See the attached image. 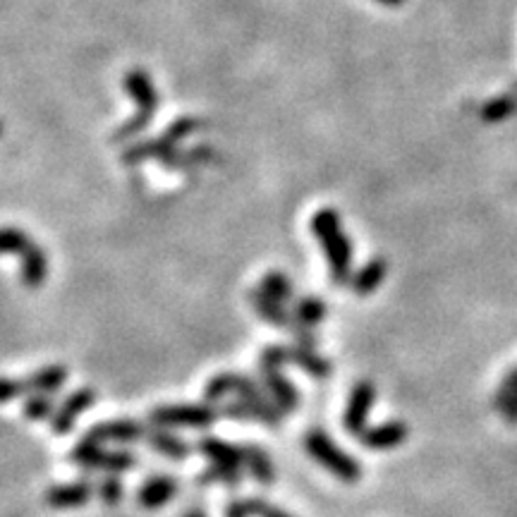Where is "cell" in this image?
Wrapping results in <instances>:
<instances>
[{
  "mask_svg": "<svg viewBox=\"0 0 517 517\" xmlns=\"http://www.w3.org/2000/svg\"><path fill=\"white\" fill-rule=\"evenodd\" d=\"M312 230L316 240L324 247V254L331 266V278L336 285H345L352 278V245L350 237L345 235L340 218L333 209H321L314 216Z\"/></svg>",
  "mask_w": 517,
  "mask_h": 517,
  "instance_id": "6da1fadb",
  "label": "cell"
},
{
  "mask_svg": "<svg viewBox=\"0 0 517 517\" xmlns=\"http://www.w3.org/2000/svg\"><path fill=\"white\" fill-rule=\"evenodd\" d=\"M0 254H12L22 261V283L27 288H41L48 278V259L24 230L0 228Z\"/></svg>",
  "mask_w": 517,
  "mask_h": 517,
  "instance_id": "7a4b0ae2",
  "label": "cell"
},
{
  "mask_svg": "<svg viewBox=\"0 0 517 517\" xmlns=\"http://www.w3.org/2000/svg\"><path fill=\"white\" fill-rule=\"evenodd\" d=\"M304 448L312 458L319 462L321 467H326L328 472H333L340 482L355 484L360 482L362 467L352 455L340 450L336 443H333L331 436L321 429H312L307 436H304Z\"/></svg>",
  "mask_w": 517,
  "mask_h": 517,
  "instance_id": "3957f363",
  "label": "cell"
},
{
  "mask_svg": "<svg viewBox=\"0 0 517 517\" xmlns=\"http://www.w3.org/2000/svg\"><path fill=\"white\" fill-rule=\"evenodd\" d=\"M125 89L127 94L132 96V101L137 103V115L130 120V123L120 127L118 139H130L139 135L151 123L158 111V94L154 82L144 70H130L125 77Z\"/></svg>",
  "mask_w": 517,
  "mask_h": 517,
  "instance_id": "277c9868",
  "label": "cell"
},
{
  "mask_svg": "<svg viewBox=\"0 0 517 517\" xmlns=\"http://www.w3.org/2000/svg\"><path fill=\"white\" fill-rule=\"evenodd\" d=\"M221 410L214 405H163L154 407L149 415L151 427L163 429H209Z\"/></svg>",
  "mask_w": 517,
  "mask_h": 517,
  "instance_id": "5b68a950",
  "label": "cell"
},
{
  "mask_svg": "<svg viewBox=\"0 0 517 517\" xmlns=\"http://www.w3.org/2000/svg\"><path fill=\"white\" fill-rule=\"evenodd\" d=\"M72 465L84 467V470H101L108 474H120L137 467V455L130 450H106L99 443L79 441L70 453Z\"/></svg>",
  "mask_w": 517,
  "mask_h": 517,
  "instance_id": "8992f818",
  "label": "cell"
},
{
  "mask_svg": "<svg viewBox=\"0 0 517 517\" xmlns=\"http://www.w3.org/2000/svg\"><path fill=\"white\" fill-rule=\"evenodd\" d=\"M237 395V398H245V400H266L271 398L269 393H264L259 388L257 381L247 379L242 374H233V371H225V374H218L206 383L204 388V398L206 403H221L225 395Z\"/></svg>",
  "mask_w": 517,
  "mask_h": 517,
  "instance_id": "52a82bcc",
  "label": "cell"
},
{
  "mask_svg": "<svg viewBox=\"0 0 517 517\" xmlns=\"http://www.w3.org/2000/svg\"><path fill=\"white\" fill-rule=\"evenodd\" d=\"M376 400V388L371 381H360L355 388H352L348 407L343 412V427L352 436H362L367 431L369 412L374 407Z\"/></svg>",
  "mask_w": 517,
  "mask_h": 517,
  "instance_id": "ba28073f",
  "label": "cell"
},
{
  "mask_svg": "<svg viewBox=\"0 0 517 517\" xmlns=\"http://www.w3.org/2000/svg\"><path fill=\"white\" fill-rule=\"evenodd\" d=\"M147 427L139 424L137 419H106V422L91 427L87 434H84V441L99 443V446H106V443H135L147 436Z\"/></svg>",
  "mask_w": 517,
  "mask_h": 517,
  "instance_id": "9c48e42d",
  "label": "cell"
},
{
  "mask_svg": "<svg viewBox=\"0 0 517 517\" xmlns=\"http://www.w3.org/2000/svg\"><path fill=\"white\" fill-rule=\"evenodd\" d=\"M94 403H96L94 388H79V391L68 395V398H65L63 403L56 407V412H53V417H51L53 434L56 436L70 434L72 427L77 424V419L82 417Z\"/></svg>",
  "mask_w": 517,
  "mask_h": 517,
  "instance_id": "30bf717a",
  "label": "cell"
},
{
  "mask_svg": "<svg viewBox=\"0 0 517 517\" xmlns=\"http://www.w3.org/2000/svg\"><path fill=\"white\" fill-rule=\"evenodd\" d=\"M261 381H264L266 393L271 395V400L281 407L283 412H295L297 405H300V393L290 383L288 376L283 374L281 367H266V364H259Z\"/></svg>",
  "mask_w": 517,
  "mask_h": 517,
  "instance_id": "8fae6325",
  "label": "cell"
},
{
  "mask_svg": "<svg viewBox=\"0 0 517 517\" xmlns=\"http://www.w3.org/2000/svg\"><path fill=\"white\" fill-rule=\"evenodd\" d=\"M178 494V479L170 477V474H154L139 489V506L147 510H158L166 503L173 501V496Z\"/></svg>",
  "mask_w": 517,
  "mask_h": 517,
  "instance_id": "7c38bea8",
  "label": "cell"
},
{
  "mask_svg": "<svg viewBox=\"0 0 517 517\" xmlns=\"http://www.w3.org/2000/svg\"><path fill=\"white\" fill-rule=\"evenodd\" d=\"M68 381V369L63 364H51V367H44L34 371L27 379H17L20 383V395H34V393H58L60 388Z\"/></svg>",
  "mask_w": 517,
  "mask_h": 517,
  "instance_id": "4fadbf2b",
  "label": "cell"
},
{
  "mask_svg": "<svg viewBox=\"0 0 517 517\" xmlns=\"http://www.w3.org/2000/svg\"><path fill=\"white\" fill-rule=\"evenodd\" d=\"M94 496V484L89 482H72V484H58L46 491V503L56 510H70L87 506Z\"/></svg>",
  "mask_w": 517,
  "mask_h": 517,
  "instance_id": "5bb4252c",
  "label": "cell"
},
{
  "mask_svg": "<svg viewBox=\"0 0 517 517\" xmlns=\"http://www.w3.org/2000/svg\"><path fill=\"white\" fill-rule=\"evenodd\" d=\"M407 434H410L407 424L400 422V419H393V422L367 429L360 439H362V446L369 450H393L407 439Z\"/></svg>",
  "mask_w": 517,
  "mask_h": 517,
  "instance_id": "9a60e30c",
  "label": "cell"
},
{
  "mask_svg": "<svg viewBox=\"0 0 517 517\" xmlns=\"http://www.w3.org/2000/svg\"><path fill=\"white\" fill-rule=\"evenodd\" d=\"M199 453L209 460V465H223L233 467V470H242L245 467V458H242V448L230 446L228 441L214 439V436H204L199 439Z\"/></svg>",
  "mask_w": 517,
  "mask_h": 517,
  "instance_id": "2e32d148",
  "label": "cell"
},
{
  "mask_svg": "<svg viewBox=\"0 0 517 517\" xmlns=\"http://www.w3.org/2000/svg\"><path fill=\"white\" fill-rule=\"evenodd\" d=\"M386 276H388L386 259H371L369 264H364L362 269L350 278L352 290H355V295L367 297L379 290V285L386 281Z\"/></svg>",
  "mask_w": 517,
  "mask_h": 517,
  "instance_id": "e0dca14e",
  "label": "cell"
},
{
  "mask_svg": "<svg viewBox=\"0 0 517 517\" xmlns=\"http://www.w3.org/2000/svg\"><path fill=\"white\" fill-rule=\"evenodd\" d=\"M147 443L154 450H158L161 455H166L170 460H185L187 455H190V446H187L185 441L180 439V436H175L173 431L163 429V427H151L147 431Z\"/></svg>",
  "mask_w": 517,
  "mask_h": 517,
  "instance_id": "ac0fdd59",
  "label": "cell"
},
{
  "mask_svg": "<svg viewBox=\"0 0 517 517\" xmlns=\"http://www.w3.org/2000/svg\"><path fill=\"white\" fill-rule=\"evenodd\" d=\"M288 362L307 371L314 379H326L331 376V362L316 355L314 348H302V345H288Z\"/></svg>",
  "mask_w": 517,
  "mask_h": 517,
  "instance_id": "d6986e66",
  "label": "cell"
},
{
  "mask_svg": "<svg viewBox=\"0 0 517 517\" xmlns=\"http://www.w3.org/2000/svg\"><path fill=\"white\" fill-rule=\"evenodd\" d=\"M242 458H245V467L261 486H271L276 479V470H273V462L264 448L247 443L242 446Z\"/></svg>",
  "mask_w": 517,
  "mask_h": 517,
  "instance_id": "ffe728a7",
  "label": "cell"
},
{
  "mask_svg": "<svg viewBox=\"0 0 517 517\" xmlns=\"http://www.w3.org/2000/svg\"><path fill=\"white\" fill-rule=\"evenodd\" d=\"M259 290L266 297H271V300H276L281 304L293 300V283H290V278L283 276V273H269V276L261 281Z\"/></svg>",
  "mask_w": 517,
  "mask_h": 517,
  "instance_id": "44dd1931",
  "label": "cell"
},
{
  "mask_svg": "<svg viewBox=\"0 0 517 517\" xmlns=\"http://www.w3.org/2000/svg\"><path fill=\"white\" fill-rule=\"evenodd\" d=\"M328 309L326 304L319 300V297H302L300 302L295 304V316L302 321L304 326H316L326 319Z\"/></svg>",
  "mask_w": 517,
  "mask_h": 517,
  "instance_id": "7402d4cb",
  "label": "cell"
},
{
  "mask_svg": "<svg viewBox=\"0 0 517 517\" xmlns=\"http://www.w3.org/2000/svg\"><path fill=\"white\" fill-rule=\"evenodd\" d=\"M53 412H56V400H53V395L48 393L29 395L27 403H24V417L34 419V422L53 417Z\"/></svg>",
  "mask_w": 517,
  "mask_h": 517,
  "instance_id": "603a6c76",
  "label": "cell"
},
{
  "mask_svg": "<svg viewBox=\"0 0 517 517\" xmlns=\"http://www.w3.org/2000/svg\"><path fill=\"white\" fill-rule=\"evenodd\" d=\"M517 111V101L510 99V96H498V99H491L484 103L482 108V120L484 123H503L510 115Z\"/></svg>",
  "mask_w": 517,
  "mask_h": 517,
  "instance_id": "cb8c5ba5",
  "label": "cell"
},
{
  "mask_svg": "<svg viewBox=\"0 0 517 517\" xmlns=\"http://www.w3.org/2000/svg\"><path fill=\"white\" fill-rule=\"evenodd\" d=\"M242 470H233V467L223 465H209L199 474V484H223V486H240Z\"/></svg>",
  "mask_w": 517,
  "mask_h": 517,
  "instance_id": "d4e9b609",
  "label": "cell"
},
{
  "mask_svg": "<svg viewBox=\"0 0 517 517\" xmlns=\"http://www.w3.org/2000/svg\"><path fill=\"white\" fill-rule=\"evenodd\" d=\"M96 491H99V498L106 506H118L125 496L123 479H120L118 474H108V477H103L99 486H96Z\"/></svg>",
  "mask_w": 517,
  "mask_h": 517,
  "instance_id": "484cf974",
  "label": "cell"
},
{
  "mask_svg": "<svg viewBox=\"0 0 517 517\" xmlns=\"http://www.w3.org/2000/svg\"><path fill=\"white\" fill-rule=\"evenodd\" d=\"M517 395V367L510 369L506 374V379H503L501 388H498L496 395H494V405L496 410H506V407L513 403V398Z\"/></svg>",
  "mask_w": 517,
  "mask_h": 517,
  "instance_id": "4316f807",
  "label": "cell"
},
{
  "mask_svg": "<svg viewBox=\"0 0 517 517\" xmlns=\"http://www.w3.org/2000/svg\"><path fill=\"white\" fill-rule=\"evenodd\" d=\"M247 508H249V515L252 517H293L288 515L285 510L271 506V503L261 501V498H252V501H247Z\"/></svg>",
  "mask_w": 517,
  "mask_h": 517,
  "instance_id": "83f0119b",
  "label": "cell"
},
{
  "mask_svg": "<svg viewBox=\"0 0 517 517\" xmlns=\"http://www.w3.org/2000/svg\"><path fill=\"white\" fill-rule=\"evenodd\" d=\"M20 398V383L17 379H5V376H0V405L10 403V400Z\"/></svg>",
  "mask_w": 517,
  "mask_h": 517,
  "instance_id": "f1b7e54d",
  "label": "cell"
},
{
  "mask_svg": "<svg viewBox=\"0 0 517 517\" xmlns=\"http://www.w3.org/2000/svg\"><path fill=\"white\" fill-rule=\"evenodd\" d=\"M225 517H249L247 501H233L225 508Z\"/></svg>",
  "mask_w": 517,
  "mask_h": 517,
  "instance_id": "f546056e",
  "label": "cell"
},
{
  "mask_svg": "<svg viewBox=\"0 0 517 517\" xmlns=\"http://www.w3.org/2000/svg\"><path fill=\"white\" fill-rule=\"evenodd\" d=\"M503 415H506L510 424H517V395L513 398V403H510L506 410H503Z\"/></svg>",
  "mask_w": 517,
  "mask_h": 517,
  "instance_id": "4dcf8cb0",
  "label": "cell"
},
{
  "mask_svg": "<svg viewBox=\"0 0 517 517\" xmlns=\"http://www.w3.org/2000/svg\"><path fill=\"white\" fill-rule=\"evenodd\" d=\"M376 3L386 5V8H398V5H403L405 0H376Z\"/></svg>",
  "mask_w": 517,
  "mask_h": 517,
  "instance_id": "1f68e13d",
  "label": "cell"
},
{
  "mask_svg": "<svg viewBox=\"0 0 517 517\" xmlns=\"http://www.w3.org/2000/svg\"><path fill=\"white\" fill-rule=\"evenodd\" d=\"M185 517H206V513H204V510H199V508H192V510H187Z\"/></svg>",
  "mask_w": 517,
  "mask_h": 517,
  "instance_id": "d6a6232c",
  "label": "cell"
},
{
  "mask_svg": "<svg viewBox=\"0 0 517 517\" xmlns=\"http://www.w3.org/2000/svg\"><path fill=\"white\" fill-rule=\"evenodd\" d=\"M0 135H3V123H0Z\"/></svg>",
  "mask_w": 517,
  "mask_h": 517,
  "instance_id": "836d02e7",
  "label": "cell"
}]
</instances>
